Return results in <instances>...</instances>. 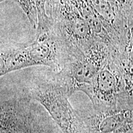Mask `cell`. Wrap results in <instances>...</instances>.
<instances>
[{
  "mask_svg": "<svg viewBox=\"0 0 133 133\" xmlns=\"http://www.w3.org/2000/svg\"><path fill=\"white\" fill-rule=\"evenodd\" d=\"M123 78L122 92L118 100L133 102V59L117 56Z\"/></svg>",
  "mask_w": 133,
  "mask_h": 133,
  "instance_id": "cell-5",
  "label": "cell"
},
{
  "mask_svg": "<svg viewBox=\"0 0 133 133\" xmlns=\"http://www.w3.org/2000/svg\"><path fill=\"white\" fill-rule=\"evenodd\" d=\"M127 133H133V125L131 126V128L129 129Z\"/></svg>",
  "mask_w": 133,
  "mask_h": 133,
  "instance_id": "cell-10",
  "label": "cell"
},
{
  "mask_svg": "<svg viewBox=\"0 0 133 133\" xmlns=\"http://www.w3.org/2000/svg\"><path fill=\"white\" fill-rule=\"evenodd\" d=\"M0 133H48L38 128L29 125L8 126L0 128Z\"/></svg>",
  "mask_w": 133,
  "mask_h": 133,
  "instance_id": "cell-9",
  "label": "cell"
},
{
  "mask_svg": "<svg viewBox=\"0 0 133 133\" xmlns=\"http://www.w3.org/2000/svg\"><path fill=\"white\" fill-rule=\"evenodd\" d=\"M123 18L128 28L133 25V0H110Z\"/></svg>",
  "mask_w": 133,
  "mask_h": 133,
  "instance_id": "cell-7",
  "label": "cell"
},
{
  "mask_svg": "<svg viewBox=\"0 0 133 133\" xmlns=\"http://www.w3.org/2000/svg\"><path fill=\"white\" fill-rule=\"evenodd\" d=\"M30 92L34 99L47 110L64 133H88L78 111L74 109L66 89L56 75L49 80L36 82Z\"/></svg>",
  "mask_w": 133,
  "mask_h": 133,
  "instance_id": "cell-1",
  "label": "cell"
},
{
  "mask_svg": "<svg viewBox=\"0 0 133 133\" xmlns=\"http://www.w3.org/2000/svg\"><path fill=\"white\" fill-rule=\"evenodd\" d=\"M114 54L117 52L107 44L96 41L84 52L70 57L63 69L54 74L70 97L82 92Z\"/></svg>",
  "mask_w": 133,
  "mask_h": 133,
  "instance_id": "cell-2",
  "label": "cell"
},
{
  "mask_svg": "<svg viewBox=\"0 0 133 133\" xmlns=\"http://www.w3.org/2000/svg\"><path fill=\"white\" fill-rule=\"evenodd\" d=\"M27 17L33 28L36 29L38 24L37 11L34 0H16Z\"/></svg>",
  "mask_w": 133,
  "mask_h": 133,
  "instance_id": "cell-8",
  "label": "cell"
},
{
  "mask_svg": "<svg viewBox=\"0 0 133 133\" xmlns=\"http://www.w3.org/2000/svg\"><path fill=\"white\" fill-rule=\"evenodd\" d=\"M88 133H127L133 125V102L119 100L115 107L79 112Z\"/></svg>",
  "mask_w": 133,
  "mask_h": 133,
  "instance_id": "cell-4",
  "label": "cell"
},
{
  "mask_svg": "<svg viewBox=\"0 0 133 133\" xmlns=\"http://www.w3.org/2000/svg\"><path fill=\"white\" fill-rule=\"evenodd\" d=\"M37 11L38 24L37 33L45 31L52 24V21L48 16L46 11L48 4L51 0H34Z\"/></svg>",
  "mask_w": 133,
  "mask_h": 133,
  "instance_id": "cell-6",
  "label": "cell"
},
{
  "mask_svg": "<svg viewBox=\"0 0 133 133\" xmlns=\"http://www.w3.org/2000/svg\"><path fill=\"white\" fill-rule=\"evenodd\" d=\"M6 1V0H0V3L3 2V1Z\"/></svg>",
  "mask_w": 133,
  "mask_h": 133,
  "instance_id": "cell-11",
  "label": "cell"
},
{
  "mask_svg": "<svg viewBox=\"0 0 133 133\" xmlns=\"http://www.w3.org/2000/svg\"><path fill=\"white\" fill-rule=\"evenodd\" d=\"M118 55H112L90 84L82 91L91 100L94 110L110 109L117 105L123 89L122 74Z\"/></svg>",
  "mask_w": 133,
  "mask_h": 133,
  "instance_id": "cell-3",
  "label": "cell"
}]
</instances>
